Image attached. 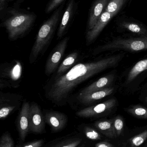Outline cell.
Wrapping results in <instances>:
<instances>
[{"label":"cell","mask_w":147,"mask_h":147,"mask_svg":"<svg viewBox=\"0 0 147 147\" xmlns=\"http://www.w3.org/2000/svg\"><path fill=\"white\" fill-rule=\"evenodd\" d=\"M96 147H114L111 143L107 142H98L96 145Z\"/></svg>","instance_id":"30"},{"label":"cell","mask_w":147,"mask_h":147,"mask_svg":"<svg viewBox=\"0 0 147 147\" xmlns=\"http://www.w3.org/2000/svg\"><path fill=\"white\" fill-rule=\"evenodd\" d=\"M44 143V141L42 140H37L30 142L22 147H41Z\"/></svg>","instance_id":"29"},{"label":"cell","mask_w":147,"mask_h":147,"mask_svg":"<svg viewBox=\"0 0 147 147\" xmlns=\"http://www.w3.org/2000/svg\"><path fill=\"white\" fill-rule=\"evenodd\" d=\"M85 136L88 139L93 140H101L102 136L98 132L92 128L86 127L84 129Z\"/></svg>","instance_id":"26"},{"label":"cell","mask_w":147,"mask_h":147,"mask_svg":"<svg viewBox=\"0 0 147 147\" xmlns=\"http://www.w3.org/2000/svg\"><path fill=\"white\" fill-rule=\"evenodd\" d=\"M116 104V100L111 98L104 102L83 109L76 113L77 116L83 118H91L98 116L111 110Z\"/></svg>","instance_id":"8"},{"label":"cell","mask_w":147,"mask_h":147,"mask_svg":"<svg viewBox=\"0 0 147 147\" xmlns=\"http://www.w3.org/2000/svg\"><path fill=\"white\" fill-rule=\"evenodd\" d=\"M114 128L117 137L120 136L124 128V121L121 117L118 116L113 119Z\"/></svg>","instance_id":"24"},{"label":"cell","mask_w":147,"mask_h":147,"mask_svg":"<svg viewBox=\"0 0 147 147\" xmlns=\"http://www.w3.org/2000/svg\"><path fill=\"white\" fill-rule=\"evenodd\" d=\"M114 90V88L108 87L87 94L79 95L78 99L83 104L88 105L110 95L113 93Z\"/></svg>","instance_id":"14"},{"label":"cell","mask_w":147,"mask_h":147,"mask_svg":"<svg viewBox=\"0 0 147 147\" xmlns=\"http://www.w3.org/2000/svg\"><path fill=\"white\" fill-rule=\"evenodd\" d=\"M7 0H0V9L1 10H2L3 8V6L5 4V2Z\"/></svg>","instance_id":"31"},{"label":"cell","mask_w":147,"mask_h":147,"mask_svg":"<svg viewBox=\"0 0 147 147\" xmlns=\"http://www.w3.org/2000/svg\"><path fill=\"white\" fill-rule=\"evenodd\" d=\"M147 139V129L135 136L129 141V147H140Z\"/></svg>","instance_id":"22"},{"label":"cell","mask_w":147,"mask_h":147,"mask_svg":"<svg viewBox=\"0 0 147 147\" xmlns=\"http://www.w3.org/2000/svg\"><path fill=\"white\" fill-rule=\"evenodd\" d=\"M119 26L122 29L140 37L147 38V28L140 23L132 21L124 20L120 23Z\"/></svg>","instance_id":"15"},{"label":"cell","mask_w":147,"mask_h":147,"mask_svg":"<svg viewBox=\"0 0 147 147\" xmlns=\"http://www.w3.org/2000/svg\"><path fill=\"white\" fill-rule=\"evenodd\" d=\"M64 1V0H51L47 7L46 13H49L54 10Z\"/></svg>","instance_id":"28"},{"label":"cell","mask_w":147,"mask_h":147,"mask_svg":"<svg viewBox=\"0 0 147 147\" xmlns=\"http://www.w3.org/2000/svg\"><path fill=\"white\" fill-rule=\"evenodd\" d=\"M60 8L54 11L52 15L40 28L29 56L30 64L35 62L39 56L45 51L51 41L60 18Z\"/></svg>","instance_id":"2"},{"label":"cell","mask_w":147,"mask_h":147,"mask_svg":"<svg viewBox=\"0 0 147 147\" xmlns=\"http://www.w3.org/2000/svg\"><path fill=\"white\" fill-rule=\"evenodd\" d=\"M0 147H14V142L8 132L3 134L1 137Z\"/></svg>","instance_id":"25"},{"label":"cell","mask_w":147,"mask_h":147,"mask_svg":"<svg viewBox=\"0 0 147 147\" xmlns=\"http://www.w3.org/2000/svg\"><path fill=\"white\" fill-rule=\"evenodd\" d=\"M22 73L21 63L17 60L1 67V89L7 86L17 87L20 81Z\"/></svg>","instance_id":"5"},{"label":"cell","mask_w":147,"mask_h":147,"mask_svg":"<svg viewBox=\"0 0 147 147\" xmlns=\"http://www.w3.org/2000/svg\"><path fill=\"white\" fill-rule=\"evenodd\" d=\"M146 101H147V97L146 98Z\"/></svg>","instance_id":"33"},{"label":"cell","mask_w":147,"mask_h":147,"mask_svg":"<svg viewBox=\"0 0 147 147\" xmlns=\"http://www.w3.org/2000/svg\"><path fill=\"white\" fill-rule=\"evenodd\" d=\"M69 40L70 38L68 37L63 39L48 57L45 67V71L47 76H50L58 68L66 50Z\"/></svg>","instance_id":"6"},{"label":"cell","mask_w":147,"mask_h":147,"mask_svg":"<svg viewBox=\"0 0 147 147\" xmlns=\"http://www.w3.org/2000/svg\"><path fill=\"white\" fill-rule=\"evenodd\" d=\"M80 147H84V146H82Z\"/></svg>","instance_id":"34"},{"label":"cell","mask_w":147,"mask_h":147,"mask_svg":"<svg viewBox=\"0 0 147 147\" xmlns=\"http://www.w3.org/2000/svg\"><path fill=\"white\" fill-rule=\"evenodd\" d=\"M114 16L112 14L105 10L102 13L94 27L87 31L86 35V44L87 45H90L95 40L103 29Z\"/></svg>","instance_id":"11"},{"label":"cell","mask_w":147,"mask_h":147,"mask_svg":"<svg viewBox=\"0 0 147 147\" xmlns=\"http://www.w3.org/2000/svg\"><path fill=\"white\" fill-rule=\"evenodd\" d=\"M74 0H70L63 16L57 33L58 39L61 38L65 32L74 10Z\"/></svg>","instance_id":"16"},{"label":"cell","mask_w":147,"mask_h":147,"mask_svg":"<svg viewBox=\"0 0 147 147\" xmlns=\"http://www.w3.org/2000/svg\"><path fill=\"white\" fill-rule=\"evenodd\" d=\"M128 112L135 117L147 119V109L142 106L135 105L128 109Z\"/></svg>","instance_id":"23"},{"label":"cell","mask_w":147,"mask_h":147,"mask_svg":"<svg viewBox=\"0 0 147 147\" xmlns=\"http://www.w3.org/2000/svg\"><path fill=\"white\" fill-rule=\"evenodd\" d=\"M45 116L39 106L35 102H32L29 109V131L36 134L42 133L45 129Z\"/></svg>","instance_id":"9"},{"label":"cell","mask_w":147,"mask_h":147,"mask_svg":"<svg viewBox=\"0 0 147 147\" xmlns=\"http://www.w3.org/2000/svg\"><path fill=\"white\" fill-rule=\"evenodd\" d=\"M82 139L74 138L61 142L54 147H77L82 142Z\"/></svg>","instance_id":"27"},{"label":"cell","mask_w":147,"mask_h":147,"mask_svg":"<svg viewBox=\"0 0 147 147\" xmlns=\"http://www.w3.org/2000/svg\"><path fill=\"white\" fill-rule=\"evenodd\" d=\"M145 147H147V145L146 146H145Z\"/></svg>","instance_id":"32"},{"label":"cell","mask_w":147,"mask_h":147,"mask_svg":"<svg viewBox=\"0 0 147 147\" xmlns=\"http://www.w3.org/2000/svg\"><path fill=\"white\" fill-rule=\"evenodd\" d=\"M30 104L26 100L23 101L21 109L17 119V127L20 138L22 141L25 140L29 131V112Z\"/></svg>","instance_id":"10"},{"label":"cell","mask_w":147,"mask_h":147,"mask_svg":"<svg viewBox=\"0 0 147 147\" xmlns=\"http://www.w3.org/2000/svg\"><path fill=\"white\" fill-rule=\"evenodd\" d=\"M110 0H96L90 11L88 22V31L94 27L100 16L105 11Z\"/></svg>","instance_id":"13"},{"label":"cell","mask_w":147,"mask_h":147,"mask_svg":"<svg viewBox=\"0 0 147 147\" xmlns=\"http://www.w3.org/2000/svg\"><path fill=\"white\" fill-rule=\"evenodd\" d=\"M35 19L34 14L18 13L7 19L3 26L6 28L9 39L14 41L24 37L31 29Z\"/></svg>","instance_id":"3"},{"label":"cell","mask_w":147,"mask_h":147,"mask_svg":"<svg viewBox=\"0 0 147 147\" xmlns=\"http://www.w3.org/2000/svg\"><path fill=\"white\" fill-rule=\"evenodd\" d=\"M96 128L110 139L117 137L114 128L113 120L97 121L94 123Z\"/></svg>","instance_id":"18"},{"label":"cell","mask_w":147,"mask_h":147,"mask_svg":"<svg viewBox=\"0 0 147 147\" xmlns=\"http://www.w3.org/2000/svg\"><path fill=\"white\" fill-rule=\"evenodd\" d=\"M126 1L127 0H110L105 10L114 16L121 10Z\"/></svg>","instance_id":"21"},{"label":"cell","mask_w":147,"mask_h":147,"mask_svg":"<svg viewBox=\"0 0 147 147\" xmlns=\"http://www.w3.org/2000/svg\"><path fill=\"white\" fill-rule=\"evenodd\" d=\"M147 70V58L142 59L135 64L129 71L128 75L127 81L130 83L140 74Z\"/></svg>","instance_id":"20"},{"label":"cell","mask_w":147,"mask_h":147,"mask_svg":"<svg viewBox=\"0 0 147 147\" xmlns=\"http://www.w3.org/2000/svg\"><path fill=\"white\" fill-rule=\"evenodd\" d=\"M45 118L46 122L54 132H58L63 129L67 122V116L64 114L53 110L47 111Z\"/></svg>","instance_id":"12"},{"label":"cell","mask_w":147,"mask_h":147,"mask_svg":"<svg viewBox=\"0 0 147 147\" xmlns=\"http://www.w3.org/2000/svg\"><path fill=\"white\" fill-rule=\"evenodd\" d=\"M125 50L129 51H139L147 50V37H140L130 38L114 40L106 45L98 47L94 50V54L114 50Z\"/></svg>","instance_id":"4"},{"label":"cell","mask_w":147,"mask_h":147,"mask_svg":"<svg viewBox=\"0 0 147 147\" xmlns=\"http://www.w3.org/2000/svg\"><path fill=\"white\" fill-rule=\"evenodd\" d=\"M22 97L17 94L2 93L0 94V119H5L20 105Z\"/></svg>","instance_id":"7"},{"label":"cell","mask_w":147,"mask_h":147,"mask_svg":"<svg viewBox=\"0 0 147 147\" xmlns=\"http://www.w3.org/2000/svg\"><path fill=\"white\" fill-rule=\"evenodd\" d=\"M78 57V53L75 51L69 54L60 65L55 77H58L64 74L72 67Z\"/></svg>","instance_id":"19"},{"label":"cell","mask_w":147,"mask_h":147,"mask_svg":"<svg viewBox=\"0 0 147 147\" xmlns=\"http://www.w3.org/2000/svg\"><path fill=\"white\" fill-rule=\"evenodd\" d=\"M124 54H118L91 63H80L51 80L45 89L47 98L56 105H64L73 90L94 75L118 64Z\"/></svg>","instance_id":"1"},{"label":"cell","mask_w":147,"mask_h":147,"mask_svg":"<svg viewBox=\"0 0 147 147\" xmlns=\"http://www.w3.org/2000/svg\"><path fill=\"white\" fill-rule=\"evenodd\" d=\"M113 78L114 77L111 75L102 77L83 89L79 95L87 94L95 91L108 88L112 82Z\"/></svg>","instance_id":"17"}]
</instances>
